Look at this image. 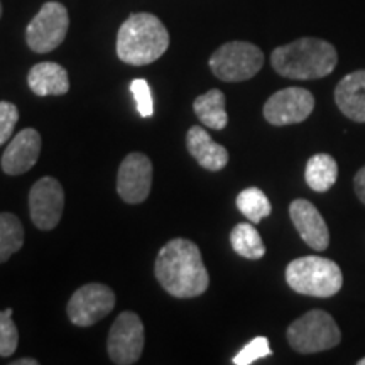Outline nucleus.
I'll list each match as a JSON object with an SVG mask.
<instances>
[{
	"mask_svg": "<svg viewBox=\"0 0 365 365\" xmlns=\"http://www.w3.org/2000/svg\"><path fill=\"white\" fill-rule=\"evenodd\" d=\"M159 284L175 298L188 299L208 289L210 276L198 245L188 239H173L159 250L154 267Z\"/></svg>",
	"mask_w": 365,
	"mask_h": 365,
	"instance_id": "1",
	"label": "nucleus"
},
{
	"mask_svg": "<svg viewBox=\"0 0 365 365\" xmlns=\"http://www.w3.org/2000/svg\"><path fill=\"white\" fill-rule=\"evenodd\" d=\"M339 63L335 46L318 38H301L279 46L271 54L277 75L291 80H318L331 75Z\"/></svg>",
	"mask_w": 365,
	"mask_h": 365,
	"instance_id": "2",
	"label": "nucleus"
},
{
	"mask_svg": "<svg viewBox=\"0 0 365 365\" xmlns=\"http://www.w3.org/2000/svg\"><path fill=\"white\" fill-rule=\"evenodd\" d=\"M170 46V34L156 16L132 14L117 34V56L127 65L144 66L158 61Z\"/></svg>",
	"mask_w": 365,
	"mask_h": 365,
	"instance_id": "3",
	"label": "nucleus"
},
{
	"mask_svg": "<svg viewBox=\"0 0 365 365\" xmlns=\"http://www.w3.org/2000/svg\"><path fill=\"white\" fill-rule=\"evenodd\" d=\"M286 282L298 294L331 298L344 286V274L336 262L322 255H304L286 267Z\"/></svg>",
	"mask_w": 365,
	"mask_h": 365,
	"instance_id": "4",
	"label": "nucleus"
},
{
	"mask_svg": "<svg viewBox=\"0 0 365 365\" xmlns=\"http://www.w3.org/2000/svg\"><path fill=\"white\" fill-rule=\"evenodd\" d=\"M287 341L298 354H318L330 350L341 341L340 328L335 318L325 309H309L294 319L286 331Z\"/></svg>",
	"mask_w": 365,
	"mask_h": 365,
	"instance_id": "5",
	"label": "nucleus"
},
{
	"mask_svg": "<svg viewBox=\"0 0 365 365\" xmlns=\"http://www.w3.org/2000/svg\"><path fill=\"white\" fill-rule=\"evenodd\" d=\"M264 66L261 48L245 41H232L217 49L210 58V68L218 80L227 83L250 80Z\"/></svg>",
	"mask_w": 365,
	"mask_h": 365,
	"instance_id": "6",
	"label": "nucleus"
},
{
	"mask_svg": "<svg viewBox=\"0 0 365 365\" xmlns=\"http://www.w3.org/2000/svg\"><path fill=\"white\" fill-rule=\"evenodd\" d=\"M70 17L63 4L46 2L26 29V43L34 53H49L66 38Z\"/></svg>",
	"mask_w": 365,
	"mask_h": 365,
	"instance_id": "7",
	"label": "nucleus"
},
{
	"mask_svg": "<svg viewBox=\"0 0 365 365\" xmlns=\"http://www.w3.org/2000/svg\"><path fill=\"white\" fill-rule=\"evenodd\" d=\"M115 308V294L108 286L91 282L81 286L68 301L66 313L73 325L91 327Z\"/></svg>",
	"mask_w": 365,
	"mask_h": 365,
	"instance_id": "8",
	"label": "nucleus"
},
{
	"mask_svg": "<svg viewBox=\"0 0 365 365\" xmlns=\"http://www.w3.org/2000/svg\"><path fill=\"white\" fill-rule=\"evenodd\" d=\"M108 357L117 365H132L140 359L144 350V325L132 312L118 314L107 340Z\"/></svg>",
	"mask_w": 365,
	"mask_h": 365,
	"instance_id": "9",
	"label": "nucleus"
},
{
	"mask_svg": "<svg viewBox=\"0 0 365 365\" xmlns=\"http://www.w3.org/2000/svg\"><path fill=\"white\" fill-rule=\"evenodd\" d=\"M314 108L313 93L301 86L282 88L269 97L264 105V117L271 125L284 127L301 124L312 115Z\"/></svg>",
	"mask_w": 365,
	"mask_h": 365,
	"instance_id": "10",
	"label": "nucleus"
},
{
	"mask_svg": "<svg viewBox=\"0 0 365 365\" xmlns=\"http://www.w3.org/2000/svg\"><path fill=\"white\" fill-rule=\"evenodd\" d=\"M65 193L56 178L46 176L34 182L29 193L31 220L41 230H53L61 220Z\"/></svg>",
	"mask_w": 365,
	"mask_h": 365,
	"instance_id": "11",
	"label": "nucleus"
},
{
	"mask_svg": "<svg viewBox=\"0 0 365 365\" xmlns=\"http://www.w3.org/2000/svg\"><path fill=\"white\" fill-rule=\"evenodd\" d=\"M153 186V163L140 153L125 156L118 168L117 191L124 202L137 205L145 202Z\"/></svg>",
	"mask_w": 365,
	"mask_h": 365,
	"instance_id": "12",
	"label": "nucleus"
},
{
	"mask_svg": "<svg viewBox=\"0 0 365 365\" xmlns=\"http://www.w3.org/2000/svg\"><path fill=\"white\" fill-rule=\"evenodd\" d=\"M291 222L304 244L313 250H327L330 245V230L319 210L308 200L298 198L289 205Z\"/></svg>",
	"mask_w": 365,
	"mask_h": 365,
	"instance_id": "13",
	"label": "nucleus"
},
{
	"mask_svg": "<svg viewBox=\"0 0 365 365\" xmlns=\"http://www.w3.org/2000/svg\"><path fill=\"white\" fill-rule=\"evenodd\" d=\"M41 154V135L36 129H22L9 143L2 156V170L11 176L27 173L38 163Z\"/></svg>",
	"mask_w": 365,
	"mask_h": 365,
	"instance_id": "14",
	"label": "nucleus"
},
{
	"mask_svg": "<svg viewBox=\"0 0 365 365\" xmlns=\"http://www.w3.org/2000/svg\"><path fill=\"white\" fill-rule=\"evenodd\" d=\"M335 102L350 120L365 124V70L344 76L335 88Z\"/></svg>",
	"mask_w": 365,
	"mask_h": 365,
	"instance_id": "15",
	"label": "nucleus"
},
{
	"mask_svg": "<svg viewBox=\"0 0 365 365\" xmlns=\"http://www.w3.org/2000/svg\"><path fill=\"white\" fill-rule=\"evenodd\" d=\"M186 148L200 166L208 171H220L228 164V150L217 144L202 127L195 125L186 135Z\"/></svg>",
	"mask_w": 365,
	"mask_h": 365,
	"instance_id": "16",
	"label": "nucleus"
},
{
	"mask_svg": "<svg viewBox=\"0 0 365 365\" xmlns=\"http://www.w3.org/2000/svg\"><path fill=\"white\" fill-rule=\"evenodd\" d=\"M27 85L38 97H58L70 90L68 71L53 61L38 63L27 75Z\"/></svg>",
	"mask_w": 365,
	"mask_h": 365,
	"instance_id": "17",
	"label": "nucleus"
},
{
	"mask_svg": "<svg viewBox=\"0 0 365 365\" xmlns=\"http://www.w3.org/2000/svg\"><path fill=\"white\" fill-rule=\"evenodd\" d=\"M225 102L227 100L223 91L213 88L196 97L193 102V110L203 125L210 127V129L222 130L228 124Z\"/></svg>",
	"mask_w": 365,
	"mask_h": 365,
	"instance_id": "18",
	"label": "nucleus"
},
{
	"mask_svg": "<svg viewBox=\"0 0 365 365\" xmlns=\"http://www.w3.org/2000/svg\"><path fill=\"white\" fill-rule=\"evenodd\" d=\"M307 185L317 193H327L339 180V164L330 154H314L308 159L304 170Z\"/></svg>",
	"mask_w": 365,
	"mask_h": 365,
	"instance_id": "19",
	"label": "nucleus"
},
{
	"mask_svg": "<svg viewBox=\"0 0 365 365\" xmlns=\"http://www.w3.org/2000/svg\"><path fill=\"white\" fill-rule=\"evenodd\" d=\"M230 245L240 257L259 261L266 254L262 237L252 223H237L230 232Z\"/></svg>",
	"mask_w": 365,
	"mask_h": 365,
	"instance_id": "20",
	"label": "nucleus"
},
{
	"mask_svg": "<svg viewBox=\"0 0 365 365\" xmlns=\"http://www.w3.org/2000/svg\"><path fill=\"white\" fill-rule=\"evenodd\" d=\"M24 245V228L12 213H0V264L12 257Z\"/></svg>",
	"mask_w": 365,
	"mask_h": 365,
	"instance_id": "21",
	"label": "nucleus"
},
{
	"mask_svg": "<svg viewBox=\"0 0 365 365\" xmlns=\"http://www.w3.org/2000/svg\"><path fill=\"white\" fill-rule=\"evenodd\" d=\"M237 208L240 210V213L252 223H261L264 218L271 215L272 205L269 202V198L262 190L250 186L240 191L237 196Z\"/></svg>",
	"mask_w": 365,
	"mask_h": 365,
	"instance_id": "22",
	"label": "nucleus"
},
{
	"mask_svg": "<svg viewBox=\"0 0 365 365\" xmlns=\"http://www.w3.org/2000/svg\"><path fill=\"white\" fill-rule=\"evenodd\" d=\"M11 317V313L0 312V357H11L19 344V331Z\"/></svg>",
	"mask_w": 365,
	"mask_h": 365,
	"instance_id": "23",
	"label": "nucleus"
},
{
	"mask_svg": "<svg viewBox=\"0 0 365 365\" xmlns=\"http://www.w3.org/2000/svg\"><path fill=\"white\" fill-rule=\"evenodd\" d=\"M272 355L271 346H269V340L266 336H255L254 340H250L239 354L232 359V362L235 365H250L257 362L259 359L269 357Z\"/></svg>",
	"mask_w": 365,
	"mask_h": 365,
	"instance_id": "24",
	"label": "nucleus"
},
{
	"mask_svg": "<svg viewBox=\"0 0 365 365\" xmlns=\"http://www.w3.org/2000/svg\"><path fill=\"white\" fill-rule=\"evenodd\" d=\"M130 93L135 100V108L140 117H153L154 113V102L153 93H150V86L145 80L137 78L130 83Z\"/></svg>",
	"mask_w": 365,
	"mask_h": 365,
	"instance_id": "25",
	"label": "nucleus"
},
{
	"mask_svg": "<svg viewBox=\"0 0 365 365\" xmlns=\"http://www.w3.org/2000/svg\"><path fill=\"white\" fill-rule=\"evenodd\" d=\"M19 120V110L11 102H0V145L12 137L14 127Z\"/></svg>",
	"mask_w": 365,
	"mask_h": 365,
	"instance_id": "26",
	"label": "nucleus"
},
{
	"mask_svg": "<svg viewBox=\"0 0 365 365\" xmlns=\"http://www.w3.org/2000/svg\"><path fill=\"white\" fill-rule=\"evenodd\" d=\"M354 190L355 195L359 196V200L365 205V166L360 168L357 175L354 178Z\"/></svg>",
	"mask_w": 365,
	"mask_h": 365,
	"instance_id": "27",
	"label": "nucleus"
},
{
	"mask_svg": "<svg viewBox=\"0 0 365 365\" xmlns=\"http://www.w3.org/2000/svg\"><path fill=\"white\" fill-rule=\"evenodd\" d=\"M39 362L36 359H21V360H14L12 365H38Z\"/></svg>",
	"mask_w": 365,
	"mask_h": 365,
	"instance_id": "28",
	"label": "nucleus"
},
{
	"mask_svg": "<svg viewBox=\"0 0 365 365\" xmlns=\"http://www.w3.org/2000/svg\"><path fill=\"white\" fill-rule=\"evenodd\" d=\"M357 364H359V365H365V357H364V359H360Z\"/></svg>",
	"mask_w": 365,
	"mask_h": 365,
	"instance_id": "29",
	"label": "nucleus"
},
{
	"mask_svg": "<svg viewBox=\"0 0 365 365\" xmlns=\"http://www.w3.org/2000/svg\"><path fill=\"white\" fill-rule=\"evenodd\" d=\"M0 17H2V4H0Z\"/></svg>",
	"mask_w": 365,
	"mask_h": 365,
	"instance_id": "30",
	"label": "nucleus"
}]
</instances>
